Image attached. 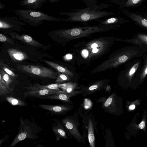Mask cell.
I'll return each instance as SVG.
<instances>
[{
	"mask_svg": "<svg viewBox=\"0 0 147 147\" xmlns=\"http://www.w3.org/2000/svg\"><path fill=\"white\" fill-rule=\"evenodd\" d=\"M147 49L133 45L122 48L113 53L106 60L91 71L94 74L106 70L115 69L131 60L144 57Z\"/></svg>",
	"mask_w": 147,
	"mask_h": 147,
	"instance_id": "cell-1",
	"label": "cell"
},
{
	"mask_svg": "<svg viewBox=\"0 0 147 147\" xmlns=\"http://www.w3.org/2000/svg\"><path fill=\"white\" fill-rule=\"evenodd\" d=\"M109 5L102 4L83 9H71L70 11L61 12L59 14L67 17L66 18L61 19V21H62L86 22L115 15L113 12L102 10Z\"/></svg>",
	"mask_w": 147,
	"mask_h": 147,
	"instance_id": "cell-2",
	"label": "cell"
},
{
	"mask_svg": "<svg viewBox=\"0 0 147 147\" xmlns=\"http://www.w3.org/2000/svg\"><path fill=\"white\" fill-rule=\"evenodd\" d=\"M121 25H97L76 27L53 31L54 34L65 42L74 39L89 36L99 32H107L119 27Z\"/></svg>",
	"mask_w": 147,
	"mask_h": 147,
	"instance_id": "cell-3",
	"label": "cell"
},
{
	"mask_svg": "<svg viewBox=\"0 0 147 147\" xmlns=\"http://www.w3.org/2000/svg\"><path fill=\"white\" fill-rule=\"evenodd\" d=\"M120 40L121 39L117 38L104 37L85 42L82 45V47L88 52L87 60L92 61L106 54L115 41H120Z\"/></svg>",
	"mask_w": 147,
	"mask_h": 147,
	"instance_id": "cell-4",
	"label": "cell"
},
{
	"mask_svg": "<svg viewBox=\"0 0 147 147\" xmlns=\"http://www.w3.org/2000/svg\"><path fill=\"white\" fill-rule=\"evenodd\" d=\"M19 19L30 25L37 26L43 23V21H61V19L51 16L42 11L32 9H19L14 10Z\"/></svg>",
	"mask_w": 147,
	"mask_h": 147,
	"instance_id": "cell-5",
	"label": "cell"
},
{
	"mask_svg": "<svg viewBox=\"0 0 147 147\" xmlns=\"http://www.w3.org/2000/svg\"><path fill=\"white\" fill-rule=\"evenodd\" d=\"M20 126L19 131L15 137L9 147H13L16 144L26 139H36L38 138V134L42 128L38 126L32 117V121L24 119L21 117L20 119Z\"/></svg>",
	"mask_w": 147,
	"mask_h": 147,
	"instance_id": "cell-6",
	"label": "cell"
},
{
	"mask_svg": "<svg viewBox=\"0 0 147 147\" xmlns=\"http://www.w3.org/2000/svg\"><path fill=\"white\" fill-rule=\"evenodd\" d=\"M144 57L133 59L127 63L125 69L118 76L119 84L122 86L131 85L136 74L142 65Z\"/></svg>",
	"mask_w": 147,
	"mask_h": 147,
	"instance_id": "cell-7",
	"label": "cell"
},
{
	"mask_svg": "<svg viewBox=\"0 0 147 147\" xmlns=\"http://www.w3.org/2000/svg\"><path fill=\"white\" fill-rule=\"evenodd\" d=\"M61 121L68 136L71 138L73 137L79 143H85L84 138L78 130L80 124L77 112L73 116H67L62 119Z\"/></svg>",
	"mask_w": 147,
	"mask_h": 147,
	"instance_id": "cell-8",
	"label": "cell"
},
{
	"mask_svg": "<svg viewBox=\"0 0 147 147\" xmlns=\"http://www.w3.org/2000/svg\"><path fill=\"white\" fill-rule=\"evenodd\" d=\"M18 69L23 72L32 74L39 77L52 79L57 78L58 73L47 67L37 65H17Z\"/></svg>",
	"mask_w": 147,
	"mask_h": 147,
	"instance_id": "cell-9",
	"label": "cell"
},
{
	"mask_svg": "<svg viewBox=\"0 0 147 147\" xmlns=\"http://www.w3.org/2000/svg\"><path fill=\"white\" fill-rule=\"evenodd\" d=\"M121 99L116 94L113 92L101 102V108L105 112L118 115L121 111Z\"/></svg>",
	"mask_w": 147,
	"mask_h": 147,
	"instance_id": "cell-10",
	"label": "cell"
},
{
	"mask_svg": "<svg viewBox=\"0 0 147 147\" xmlns=\"http://www.w3.org/2000/svg\"><path fill=\"white\" fill-rule=\"evenodd\" d=\"M38 106L53 114L62 115H65L74 108L73 105L67 104L57 105L40 104Z\"/></svg>",
	"mask_w": 147,
	"mask_h": 147,
	"instance_id": "cell-11",
	"label": "cell"
},
{
	"mask_svg": "<svg viewBox=\"0 0 147 147\" xmlns=\"http://www.w3.org/2000/svg\"><path fill=\"white\" fill-rule=\"evenodd\" d=\"M109 80L103 79L95 82L85 87H82L81 94L86 97L105 88Z\"/></svg>",
	"mask_w": 147,
	"mask_h": 147,
	"instance_id": "cell-12",
	"label": "cell"
},
{
	"mask_svg": "<svg viewBox=\"0 0 147 147\" xmlns=\"http://www.w3.org/2000/svg\"><path fill=\"white\" fill-rule=\"evenodd\" d=\"M66 92L59 89H45L28 90L24 92V96L26 97H37L40 98L41 97Z\"/></svg>",
	"mask_w": 147,
	"mask_h": 147,
	"instance_id": "cell-13",
	"label": "cell"
},
{
	"mask_svg": "<svg viewBox=\"0 0 147 147\" xmlns=\"http://www.w3.org/2000/svg\"><path fill=\"white\" fill-rule=\"evenodd\" d=\"M82 92V88L76 90L69 93H61L50 95L40 98L60 100L67 104H70L73 102L70 100L71 97L81 94Z\"/></svg>",
	"mask_w": 147,
	"mask_h": 147,
	"instance_id": "cell-14",
	"label": "cell"
},
{
	"mask_svg": "<svg viewBox=\"0 0 147 147\" xmlns=\"http://www.w3.org/2000/svg\"><path fill=\"white\" fill-rule=\"evenodd\" d=\"M120 41L147 49V34L145 33H138L131 38L121 39Z\"/></svg>",
	"mask_w": 147,
	"mask_h": 147,
	"instance_id": "cell-15",
	"label": "cell"
},
{
	"mask_svg": "<svg viewBox=\"0 0 147 147\" xmlns=\"http://www.w3.org/2000/svg\"><path fill=\"white\" fill-rule=\"evenodd\" d=\"M9 34L13 38L22 41L28 44L41 48L43 49L46 47H44L45 46L43 44L28 35H21L14 32H10Z\"/></svg>",
	"mask_w": 147,
	"mask_h": 147,
	"instance_id": "cell-16",
	"label": "cell"
},
{
	"mask_svg": "<svg viewBox=\"0 0 147 147\" xmlns=\"http://www.w3.org/2000/svg\"><path fill=\"white\" fill-rule=\"evenodd\" d=\"M147 78V53L144 57L142 65L136 74L132 84H140Z\"/></svg>",
	"mask_w": 147,
	"mask_h": 147,
	"instance_id": "cell-17",
	"label": "cell"
},
{
	"mask_svg": "<svg viewBox=\"0 0 147 147\" xmlns=\"http://www.w3.org/2000/svg\"><path fill=\"white\" fill-rule=\"evenodd\" d=\"M53 121L54 122L51 123L52 129L55 136L56 140L58 141L61 138L69 139L66 130L61 121L55 118Z\"/></svg>",
	"mask_w": 147,
	"mask_h": 147,
	"instance_id": "cell-18",
	"label": "cell"
},
{
	"mask_svg": "<svg viewBox=\"0 0 147 147\" xmlns=\"http://www.w3.org/2000/svg\"><path fill=\"white\" fill-rule=\"evenodd\" d=\"M123 12L136 24L147 30V18L127 10L123 11Z\"/></svg>",
	"mask_w": 147,
	"mask_h": 147,
	"instance_id": "cell-19",
	"label": "cell"
},
{
	"mask_svg": "<svg viewBox=\"0 0 147 147\" xmlns=\"http://www.w3.org/2000/svg\"><path fill=\"white\" fill-rule=\"evenodd\" d=\"M25 25L23 22L18 21L12 18L6 17H0V28L2 29L12 28L15 26Z\"/></svg>",
	"mask_w": 147,
	"mask_h": 147,
	"instance_id": "cell-20",
	"label": "cell"
},
{
	"mask_svg": "<svg viewBox=\"0 0 147 147\" xmlns=\"http://www.w3.org/2000/svg\"><path fill=\"white\" fill-rule=\"evenodd\" d=\"M47 0H22L19 2L20 5L26 8L33 9L41 8Z\"/></svg>",
	"mask_w": 147,
	"mask_h": 147,
	"instance_id": "cell-21",
	"label": "cell"
},
{
	"mask_svg": "<svg viewBox=\"0 0 147 147\" xmlns=\"http://www.w3.org/2000/svg\"><path fill=\"white\" fill-rule=\"evenodd\" d=\"M7 51L11 59L14 61H21L28 58L26 53L16 49H9Z\"/></svg>",
	"mask_w": 147,
	"mask_h": 147,
	"instance_id": "cell-22",
	"label": "cell"
},
{
	"mask_svg": "<svg viewBox=\"0 0 147 147\" xmlns=\"http://www.w3.org/2000/svg\"><path fill=\"white\" fill-rule=\"evenodd\" d=\"M88 139L91 147H94L95 145V138L94 132L93 122L92 118L90 117L88 119Z\"/></svg>",
	"mask_w": 147,
	"mask_h": 147,
	"instance_id": "cell-23",
	"label": "cell"
},
{
	"mask_svg": "<svg viewBox=\"0 0 147 147\" xmlns=\"http://www.w3.org/2000/svg\"><path fill=\"white\" fill-rule=\"evenodd\" d=\"M43 61L51 67L57 70L58 72L63 74L71 78L74 76L73 73L66 68L56 63L49 61L44 60Z\"/></svg>",
	"mask_w": 147,
	"mask_h": 147,
	"instance_id": "cell-24",
	"label": "cell"
},
{
	"mask_svg": "<svg viewBox=\"0 0 147 147\" xmlns=\"http://www.w3.org/2000/svg\"><path fill=\"white\" fill-rule=\"evenodd\" d=\"M128 22V20L119 17H112L101 21L97 25H121Z\"/></svg>",
	"mask_w": 147,
	"mask_h": 147,
	"instance_id": "cell-25",
	"label": "cell"
},
{
	"mask_svg": "<svg viewBox=\"0 0 147 147\" xmlns=\"http://www.w3.org/2000/svg\"><path fill=\"white\" fill-rule=\"evenodd\" d=\"M61 84H52L46 85H41L36 84L31 86L25 87L24 88L29 90L49 89H59Z\"/></svg>",
	"mask_w": 147,
	"mask_h": 147,
	"instance_id": "cell-26",
	"label": "cell"
},
{
	"mask_svg": "<svg viewBox=\"0 0 147 147\" xmlns=\"http://www.w3.org/2000/svg\"><path fill=\"white\" fill-rule=\"evenodd\" d=\"M6 100L11 105L20 107L27 106V103L20 99L13 96H8L6 98Z\"/></svg>",
	"mask_w": 147,
	"mask_h": 147,
	"instance_id": "cell-27",
	"label": "cell"
},
{
	"mask_svg": "<svg viewBox=\"0 0 147 147\" xmlns=\"http://www.w3.org/2000/svg\"><path fill=\"white\" fill-rule=\"evenodd\" d=\"M62 86L65 88L64 91L67 93H70L72 91L77 90V89H81L82 87H77V84L75 82H69L61 84Z\"/></svg>",
	"mask_w": 147,
	"mask_h": 147,
	"instance_id": "cell-28",
	"label": "cell"
},
{
	"mask_svg": "<svg viewBox=\"0 0 147 147\" xmlns=\"http://www.w3.org/2000/svg\"><path fill=\"white\" fill-rule=\"evenodd\" d=\"M145 0H127L121 5L123 7H135L142 3Z\"/></svg>",
	"mask_w": 147,
	"mask_h": 147,
	"instance_id": "cell-29",
	"label": "cell"
},
{
	"mask_svg": "<svg viewBox=\"0 0 147 147\" xmlns=\"http://www.w3.org/2000/svg\"><path fill=\"white\" fill-rule=\"evenodd\" d=\"M10 90L1 76H0V94L1 96L9 93Z\"/></svg>",
	"mask_w": 147,
	"mask_h": 147,
	"instance_id": "cell-30",
	"label": "cell"
},
{
	"mask_svg": "<svg viewBox=\"0 0 147 147\" xmlns=\"http://www.w3.org/2000/svg\"><path fill=\"white\" fill-rule=\"evenodd\" d=\"M0 76H1L8 88L10 89L9 84L12 82L13 78L1 69H0Z\"/></svg>",
	"mask_w": 147,
	"mask_h": 147,
	"instance_id": "cell-31",
	"label": "cell"
},
{
	"mask_svg": "<svg viewBox=\"0 0 147 147\" xmlns=\"http://www.w3.org/2000/svg\"><path fill=\"white\" fill-rule=\"evenodd\" d=\"M58 72V75L55 81L56 83H62L69 82L71 78L69 76L63 74Z\"/></svg>",
	"mask_w": 147,
	"mask_h": 147,
	"instance_id": "cell-32",
	"label": "cell"
},
{
	"mask_svg": "<svg viewBox=\"0 0 147 147\" xmlns=\"http://www.w3.org/2000/svg\"><path fill=\"white\" fill-rule=\"evenodd\" d=\"M141 100L137 99L135 101L131 102L127 101L126 106L127 110L132 111L135 110L137 106L140 104Z\"/></svg>",
	"mask_w": 147,
	"mask_h": 147,
	"instance_id": "cell-33",
	"label": "cell"
},
{
	"mask_svg": "<svg viewBox=\"0 0 147 147\" xmlns=\"http://www.w3.org/2000/svg\"><path fill=\"white\" fill-rule=\"evenodd\" d=\"M146 113L143 115L142 120L141 122L138 124H134L132 126L136 129H142L144 131H145L146 129Z\"/></svg>",
	"mask_w": 147,
	"mask_h": 147,
	"instance_id": "cell-34",
	"label": "cell"
},
{
	"mask_svg": "<svg viewBox=\"0 0 147 147\" xmlns=\"http://www.w3.org/2000/svg\"><path fill=\"white\" fill-rule=\"evenodd\" d=\"M1 69H3L8 74L11 76L13 78L16 77V75L15 73L13 71L11 70L8 68L5 64L1 62V61H0V63Z\"/></svg>",
	"mask_w": 147,
	"mask_h": 147,
	"instance_id": "cell-35",
	"label": "cell"
},
{
	"mask_svg": "<svg viewBox=\"0 0 147 147\" xmlns=\"http://www.w3.org/2000/svg\"><path fill=\"white\" fill-rule=\"evenodd\" d=\"M0 41L1 42L4 43L14 44L13 42L10 38L6 37L5 36L1 34H0Z\"/></svg>",
	"mask_w": 147,
	"mask_h": 147,
	"instance_id": "cell-36",
	"label": "cell"
},
{
	"mask_svg": "<svg viewBox=\"0 0 147 147\" xmlns=\"http://www.w3.org/2000/svg\"><path fill=\"white\" fill-rule=\"evenodd\" d=\"M127 0H110L112 2L117 4L121 5Z\"/></svg>",
	"mask_w": 147,
	"mask_h": 147,
	"instance_id": "cell-37",
	"label": "cell"
},
{
	"mask_svg": "<svg viewBox=\"0 0 147 147\" xmlns=\"http://www.w3.org/2000/svg\"><path fill=\"white\" fill-rule=\"evenodd\" d=\"M9 135H6L2 139L0 140V146H1V144L4 142L6 140L9 138Z\"/></svg>",
	"mask_w": 147,
	"mask_h": 147,
	"instance_id": "cell-38",
	"label": "cell"
},
{
	"mask_svg": "<svg viewBox=\"0 0 147 147\" xmlns=\"http://www.w3.org/2000/svg\"><path fill=\"white\" fill-rule=\"evenodd\" d=\"M82 54L84 57H87L88 55V52L86 49H84L82 51Z\"/></svg>",
	"mask_w": 147,
	"mask_h": 147,
	"instance_id": "cell-39",
	"label": "cell"
},
{
	"mask_svg": "<svg viewBox=\"0 0 147 147\" xmlns=\"http://www.w3.org/2000/svg\"><path fill=\"white\" fill-rule=\"evenodd\" d=\"M61 0H49L50 3H53L58 2Z\"/></svg>",
	"mask_w": 147,
	"mask_h": 147,
	"instance_id": "cell-40",
	"label": "cell"
},
{
	"mask_svg": "<svg viewBox=\"0 0 147 147\" xmlns=\"http://www.w3.org/2000/svg\"><path fill=\"white\" fill-rule=\"evenodd\" d=\"M65 57H66V58L67 59H71V58L72 57V55L71 54H68L66 55L65 56Z\"/></svg>",
	"mask_w": 147,
	"mask_h": 147,
	"instance_id": "cell-41",
	"label": "cell"
},
{
	"mask_svg": "<svg viewBox=\"0 0 147 147\" xmlns=\"http://www.w3.org/2000/svg\"><path fill=\"white\" fill-rule=\"evenodd\" d=\"M5 5L1 3H0V9H3L5 7Z\"/></svg>",
	"mask_w": 147,
	"mask_h": 147,
	"instance_id": "cell-42",
	"label": "cell"
}]
</instances>
